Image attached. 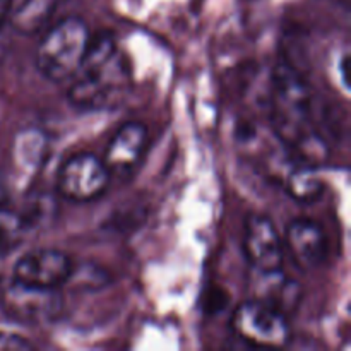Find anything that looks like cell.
<instances>
[{"label": "cell", "instance_id": "6", "mask_svg": "<svg viewBox=\"0 0 351 351\" xmlns=\"http://www.w3.org/2000/svg\"><path fill=\"white\" fill-rule=\"evenodd\" d=\"M110 173L103 160L89 153H79L62 163L57 175V191L72 202L96 201L110 185Z\"/></svg>", "mask_w": 351, "mask_h": 351}, {"label": "cell", "instance_id": "16", "mask_svg": "<svg viewBox=\"0 0 351 351\" xmlns=\"http://www.w3.org/2000/svg\"><path fill=\"white\" fill-rule=\"evenodd\" d=\"M34 350V345L24 336L10 331H0V351H27Z\"/></svg>", "mask_w": 351, "mask_h": 351}, {"label": "cell", "instance_id": "13", "mask_svg": "<svg viewBox=\"0 0 351 351\" xmlns=\"http://www.w3.org/2000/svg\"><path fill=\"white\" fill-rule=\"evenodd\" d=\"M285 191L293 201L302 204H311L315 202L324 192V184L321 177L315 173L314 167L302 165L291 170L285 177Z\"/></svg>", "mask_w": 351, "mask_h": 351}, {"label": "cell", "instance_id": "5", "mask_svg": "<svg viewBox=\"0 0 351 351\" xmlns=\"http://www.w3.org/2000/svg\"><path fill=\"white\" fill-rule=\"evenodd\" d=\"M0 305L10 319L27 326L53 322L62 312L58 290H47L24 285L9 278L0 285Z\"/></svg>", "mask_w": 351, "mask_h": 351}, {"label": "cell", "instance_id": "2", "mask_svg": "<svg viewBox=\"0 0 351 351\" xmlns=\"http://www.w3.org/2000/svg\"><path fill=\"white\" fill-rule=\"evenodd\" d=\"M132 89L125 53L110 33L91 36L81 67L71 77L67 99L74 108L103 112L122 106Z\"/></svg>", "mask_w": 351, "mask_h": 351}, {"label": "cell", "instance_id": "14", "mask_svg": "<svg viewBox=\"0 0 351 351\" xmlns=\"http://www.w3.org/2000/svg\"><path fill=\"white\" fill-rule=\"evenodd\" d=\"M33 230L23 213L0 206V254L16 250L26 240L27 233Z\"/></svg>", "mask_w": 351, "mask_h": 351}, {"label": "cell", "instance_id": "17", "mask_svg": "<svg viewBox=\"0 0 351 351\" xmlns=\"http://www.w3.org/2000/svg\"><path fill=\"white\" fill-rule=\"evenodd\" d=\"M350 58H348V53L343 55L341 62H339V71H341V81H343V86H345V89H350V75H348V65H350Z\"/></svg>", "mask_w": 351, "mask_h": 351}, {"label": "cell", "instance_id": "9", "mask_svg": "<svg viewBox=\"0 0 351 351\" xmlns=\"http://www.w3.org/2000/svg\"><path fill=\"white\" fill-rule=\"evenodd\" d=\"M147 149V129L141 122H127L119 127L105 149V163L110 178L130 180L143 163Z\"/></svg>", "mask_w": 351, "mask_h": 351}, {"label": "cell", "instance_id": "12", "mask_svg": "<svg viewBox=\"0 0 351 351\" xmlns=\"http://www.w3.org/2000/svg\"><path fill=\"white\" fill-rule=\"evenodd\" d=\"M57 0H5V19L16 33L33 36L50 21Z\"/></svg>", "mask_w": 351, "mask_h": 351}, {"label": "cell", "instance_id": "10", "mask_svg": "<svg viewBox=\"0 0 351 351\" xmlns=\"http://www.w3.org/2000/svg\"><path fill=\"white\" fill-rule=\"evenodd\" d=\"M283 243L293 263L304 271L317 269L328 257V239L314 219L298 218L288 223Z\"/></svg>", "mask_w": 351, "mask_h": 351}, {"label": "cell", "instance_id": "4", "mask_svg": "<svg viewBox=\"0 0 351 351\" xmlns=\"http://www.w3.org/2000/svg\"><path fill=\"white\" fill-rule=\"evenodd\" d=\"M232 329L240 341L257 348H283L290 341L287 317L254 298L233 311Z\"/></svg>", "mask_w": 351, "mask_h": 351}, {"label": "cell", "instance_id": "1", "mask_svg": "<svg viewBox=\"0 0 351 351\" xmlns=\"http://www.w3.org/2000/svg\"><path fill=\"white\" fill-rule=\"evenodd\" d=\"M264 112L274 136L302 165L321 167L329 158V143L322 134V108L300 72L280 60L269 72Z\"/></svg>", "mask_w": 351, "mask_h": 351}, {"label": "cell", "instance_id": "8", "mask_svg": "<svg viewBox=\"0 0 351 351\" xmlns=\"http://www.w3.org/2000/svg\"><path fill=\"white\" fill-rule=\"evenodd\" d=\"M242 249L250 266L261 273L280 271L283 266V239L267 216L256 213L247 216L243 221Z\"/></svg>", "mask_w": 351, "mask_h": 351}, {"label": "cell", "instance_id": "15", "mask_svg": "<svg viewBox=\"0 0 351 351\" xmlns=\"http://www.w3.org/2000/svg\"><path fill=\"white\" fill-rule=\"evenodd\" d=\"M228 300V295L221 288L211 287L202 295V307H204V312H208V314H218V312H221L226 307Z\"/></svg>", "mask_w": 351, "mask_h": 351}, {"label": "cell", "instance_id": "3", "mask_svg": "<svg viewBox=\"0 0 351 351\" xmlns=\"http://www.w3.org/2000/svg\"><path fill=\"white\" fill-rule=\"evenodd\" d=\"M91 33L82 19L67 17L45 33L34 53L40 74L51 82L71 81L88 51Z\"/></svg>", "mask_w": 351, "mask_h": 351}, {"label": "cell", "instance_id": "11", "mask_svg": "<svg viewBox=\"0 0 351 351\" xmlns=\"http://www.w3.org/2000/svg\"><path fill=\"white\" fill-rule=\"evenodd\" d=\"M259 273L256 288H254V300H259L288 317L298 308L302 300V290L297 281L290 280L283 271H269Z\"/></svg>", "mask_w": 351, "mask_h": 351}, {"label": "cell", "instance_id": "7", "mask_svg": "<svg viewBox=\"0 0 351 351\" xmlns=\"http://www.w3.org/2000/svg\"><path fill=\"white\" fill-rule=\"evenodd\" d=\"M74 261L57 249H34L17 259L12 267L14 280L47 290H60L71 281Z\"/></svg>", "mask_w": 351, "mask_h": 351}]
</instances>
